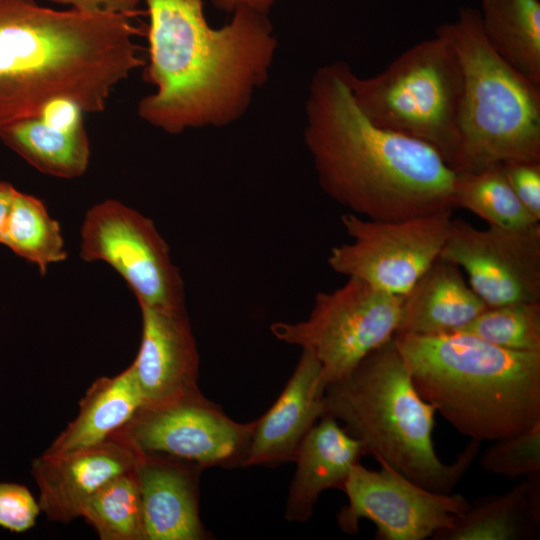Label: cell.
Instances as JSON below:
<instances>
[{"label":"cell","instance_id":"obj_1","mask_svg":"<svg viewBox=\"0 0 540 540\" xmlns=\"http://www.w3.org/2000/svg\"><path fill=\"white\" fill-rule=\"evenodd\" d=\"M348 67L321 66L309 86L304 138L322 190L370 220L452 210L454 169L429 144L370 121L353 98Z\"/></svg>","mask_w":540,"mask_h":540},{"label":"cell","instance_id":"obj_2","mask_svg":"<svg viewBox=\"0 0 540 540\" xmlns=\"http://www.w3.org/2000/svg\"><path fill=\"white\" fill-rule=\"evenodd\" d=\"M149 17L142 120L169 134L225 126L247 110L277 48L267 15L246 8L212 28L203 0H143Z\"/></svg>","mask_w":540,"mask_h":540},{"label":"cell","instance_id":"obj_3","mask_svg":"<svg viewBox=\"0 0 540 540\" xmlns=\"http://www.w3.org/2000/svg\"><path fill=\"white\" fill-rule=\"evenodd\" d=\"M133 17L0 0V129L59 100L103 111L115 87L145 65Z\"/></svg>","mask_w":540,"mask_h":540},{"label":"cell","instance_id":"obj_4","mask_svg":"<svg viewBox=\"0 0 540 540\" xmlns=\"http://www.w3.org/2000/svg\"><path fill=\"white\" fill-rule=\"evenodd\" d=\"M393 339L420 396L462 435L494 441L540 421V352L465 332Z\"/></svg>","mask_w":540,"mask_h":540},{"label":"cell","instance_id":"obj_5","mask_svg":"<svg viewBox=\"0 0 540 540\" xmlns=\"http://www.w3.org/2000/svg\"><path fill=\"white\" fill-rule=\"evenodd\" d=\"M322 400L324 415L342 423L366 455L434 492L451 493L480 450L481 442L470 440L453 463L440 460L436 411L416 390L393 338L329 383Z\"/></svg>","mask_w":540,"mask_h":540},{"label":"cell","instance_id":"obj_6","mask_svg":"<svg viewBox=\"0 0 540 540\" xmlns=\"http://www.w3.org/2000/svg\"><path fill=\"white\" fill-rule=\"evenodd\" d=\"M437 32L454 48L462 71L456 172L510 160H540V85L504 61L482 32L479 11L459 10Z\"/></svg>","mask_w":540,"mask_h":540},{"label":"cell","instance_id":"obj_7","mask_svg":"<svg viewBox=\"0 0 540 540\" xmlns=\"http://www.w3.org/2000/svg\"><path fill=\"white\" fill-rule=\"evenodd\" d=\"M346 79L353 98L374 124L421 140L453 168L459 153L462 71L439 32L403 51L380 73Z\"/></svg>","mask_w":540,"mask_h":540},{"label":"cell","instance_id":"obj_8","mask_svg":"<svg viewBox=\"0 0 540 540\" xmlns=\"http://www.w3.org/2000/svg\"><path fill=\"white\" fill-rule=\"evenodd\" d=\"M402 296L349 277L331 292H318L309 316L270 325L279 341L314 354L320 387L348 374L368 354L390 341L399 328Z\"/></svg>","mask_w":540,"mask_h":540},{"label":"cell","instance_id":"obj_9","mask_svg":"<svg viewBox=\"0 0 540 540\" xmlns=\"http://www.w3.org/2000/svg\"><path fill=\"white\" fill-rule=\"evenodd\" d=\"M80 256L87 262L110 265L126 281L139 306L185 309L183 280L168 244L150 218L125 204L107 199L87 211Z\"/></svg>","mask_w":540,"mask_h":540},{"label":"cell","instance_id":"obj_10","mask_svg":"<svg viewBox=\"0 0 540 540\" xmlns=\"http://www.w3.org/2000/svg\"><path fill=\"white\" fill-rule=\"evenodd\" d=\"M452 210L398 221L353 213L341 222L351 242L331 248L327 262L336 273L360 279L392 295H405L439 258Z\"/></svg>","mask_w":540,"mask_h":540},{"label":"cell","instance_id":"obj_11","mask_svg":"<svg viewBox=\"0 0 540 540\" xmlns=\"http://www.w3.org/2000/svg\"><path fill=\"white\" fill-rule=\"evenodd\" d=\"M379 470L353 465L343 492L348 503L337 514L340 529L358 532L361 519L376 526L377 540H424L450 528L470 502L463 495L426 489L386 462Z\"/></svg>","mask_w":540,"mask_h":540},{"label":"cell","instance_id":"obj_12","mask_svg":"<svg viewBox=\"0 0 540 540\" xmlns=\"http://www.w3.org/2000/svg\"><path fill=\"white\" fill-rule=\"evenodd\" d=\"M255 421L240 423L201 392L157 407H140L124 426L143 452L207 467L246 463Z\"/></svg>","mask_w":540,"mask_h":540},{"label":"cell","instance_id":"obj_13","mask_svg":"<svg viewBox=\"0 0 540 540\" xmlns=\"http://www.w3.org/2000/svg\"><path fill=\"white\" fill-rule=\"evenodd\" d=\"M439 257L465 271L488 307L540 301V223L478 229L452 219Z\"/></svg>","mask_w":540,"mask_h":540},{"label":"cell","instance_id":"obj_14","mask_svg":"<svg viewBox=\"0 0 540 540\" xmlns=\"http://www.w3.org/2000/svg\"><path fill=\"white\" fill-rule=\"evenodd\" d=\"M142 454L124 426L100 443L58 456L42 454L31 466L41 511L62 523L80 517L87 499L111 478L134 468Z\"/></svg>","mask_w":540,"mask_h":540},{"label":"cell","instance_id":"obj_15","mask_svg":"<svg viewBox=\"0 0 540 540\" xmlns=\"http://www.w3.org/2000/svg\"><path fill=\"white\" fill-rule=\"evenodd\" d=\"M142 337L132 363L146 408L197 394L199 353L186 309L140 306Z\"/></svg>","mask_w":540,"mask_h":540},{"label":"cell","instance_id":"obj_16","mask_svg":"<svg viewBox=\"0 0 540 540\" xmlns=\"http://www.w3.org/2000/svg\"><path fill=\"white\" fill-rule=\"evenodd\" d=\"M204 468L162 453L143 452L136 465L146 540H204L199 478Z\"/></svg>","mask_w":540,"mask_h":540},{"label":"cell","instance_id":"obj_17","mask_svg":"<svg viewBox=\"0 0 540 540\" xmlns=\"http://www.w3.org/2000/svg\"><path fill=\"white\" fill-rule=\"evenodd\" d=\"M320 377L319 361L302 350L275 403L255 420L245 467L294 461L303 438L324 415Z\"/></svg>","mask_w":540,"mask_h":540},{"label":"cell","instance_id":"obj_18","mask_svg":"<svg viewBox=\"0 0 540 540\" xmlns=\"http://www.w3.org/2000/svg\"><path fill=\"white\" fill-rule=\"evenodd\" d=\"M84 114L71 102L55 101L36 116L2 127L0 140L41 173L76 178L90 158Z\"/></svg>","mask_w":540,"mask_h":540},{"label":"cell","instance_id":"obj_19","mask_svg":"<svg viewBox=\"0 0 540 540\" xmlns=\"http://www.w3.org/2000/svg\"><path fill=\"white\" fill-rule=\"evenodd\" d=\"M366 453L362 444L340 423L323 415L307 432L295 455L296 472L289 488L285 518L306 522L320 494L343 491L353 465Z\"/></svg>","mask_w":540,"mask_h":540},{"label":"cell","instance_id":"obj_20","mask_svg":"<svg viewBox=\"0 0 540 540\" xmlns=\"http://www.w3.org/2000/svg\"><path fill=\"white\" fill-rule=\"evenodd\" d=\"M487 307L465 280L461 269L439 257L402 296L397 332L416 335L457 332Z\"/></svg>","mask_w":540,"mask_h":540},{"label":"cell","instance_id":"obj_21","mask_svg":"<svg viewBox=\"0 0 540 540\" xmlns=\"http://www.w3.org/2000/svg\"><path fill=\"white\" fill-rule=\"evenodd\" d=\"M141 406L132 364L112 377H99L81 399L76 417L43 454L58 456L100 443L125 426Z\"/></svg>","mask_w":540,"mask_h":540},{"label":"cell","instance_id":"obj_22","mask_svg":"<svg viewBox=\"0 0 540 540\" xmlns=\"http://www.w3.org/2000/svg\"><path fill=\"white\" fill-rule=\"evenodd\" d=\"M540 525V473L503 494L476 499L436 540H520L536 536Z\"/></svg>","mask_w":540,"mask_h":540},{"label":"cell","instance_id":"obj_23","mask_svg":"<svg viewBox=\"0 0 540 540\" xmlns=\"http://www.w3.org/2000/svg\"><path fill=\"white\" fill-rule=\"evenodd\" d=\"M482 32L514 69L540 85V1L481 0Z\"/></svg>","mask_w":540,"mask_h":540},{"label":"cell","instance_id":"obj_24","mask_svg":"<svg viewBox=\"0 0 540 540\" xmlns=\"http://www.w3.org/2000/svg\"><path fill=\"white\" fill-rule=\"evenodd\" d=\"M452 203L453 208L466 209L489 226L514 229L540 223L513 192L502 163L474 172H456Z\"/></svg>","mask_w":540,"mask_h":540},{"label":"cell","instance_id":"obj_25","mask_svg":"<svg viewBox=\"0 0 540 540\" xmlns=\"http://www.w3.org/2000/svg\"><path fill=\"white\" fill-rule=\"evenodd\" d=\"M1 244L36 265L45 274L48 266L65 260L61 227L37 197L16 191Z\"/></svg>","mask_w":540,"mask_h":540},{"label":"cell","instance_id":"obj_26","mask_svg":"<svg viewBox=\"0 0 540 540\" xmlns=\"http://www.w3.org/2000/svg\"><path fill=\"white\" fill-rule=\"evenodd\" d=\"M80 517L102 540H146L136 466L98 488L83 505Z\"/></svg>","mask_w":540,"mask_h":540},{"label":"cell","instance_id":"obj_27","mask_svg":"<svg viewBox=\"0 0 540 540\" xmlns=\"http://www.w3.org/2000/svg\"><path fill=\"white\" fill-rule=\"evenodd\" d=\"M457 332L509 350L540 352V301L487 307Z\"/></svg>","mask_w":540,"mask_h":540},{"label":"cell","instance_id":"obj_28","mask_svg":"<svg viewBox=\"0 0 540 540\" xmlns=\"http://www.w3.org/2000/svg\"><path fill=\"white\" fill-rule=\"evenodd\" d=\"M488 473L507 478L540 473V421L528 429L497 440L481 455Z\"/></svg>","mask_w":540,"mask_h":540},{"label":"cell","instance_id":"obj_29","mask_svg":"<svg viewBox=\"0 0 540 540\" xmlns=\"http://www.w3.org/2000/svg\"><path fill=\"white\" fill-rule=\"evenodd\" d=\"M39 503L23 485L0 483V526L12 532L31 529L40 513Z\"/></svg>","mask_w":540,"mask_h":540},{"label":"cell","instance_id":"obj_30","mask_svg":"<svg viewBox=\"0 0 540 540\" xmlns=\"http://www.w3.org/2000/svg\"><path fill=\"white\" fill-rule=\"evenodd\" d=\"M502 167L517 198L540 222V160H510Z\"/></svg>","mask_w":540,"mask_h":540},{"label":"cell","instance_id":"obj_31","mask_svg":"<svg viewBox=\"0 0 540 540\" xmlns=\"http://www.w3.org/2000/svg\"><path fill=\"white\" fill-rule=\"evenodd\" d=\"M85 11H107L134 16L143 0H48Z\"/></svg>","mask_w":540,"mask_h":540},{"label":"cell","instance_id":"obj_32","mask_svg":"<svg viewBox=\"0 0 540 540\" xmlns=\"http://www.w3.org/2000/svg\"><path fill=\"white\" fill-rule=\"evenodd\" d=\"M218 10L233 13L240 8H246L267 15L278 0H209Z\"/></svg>","mask_w":540,"mask_h":540},{"label":"cell","instance_id":"obj_33","mask_svg":"<svg viewBox=\"0 0 540 540\" xmlns=\"http://www.w3.org/2000/svg\"><path fill=\"white\" fill-rule=\"evenodd\" d=\"M16 191L10 183L0 181V244Z\"/></svg>","mask_w":540,"mask_h":540}]
</instances>
